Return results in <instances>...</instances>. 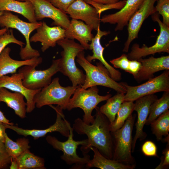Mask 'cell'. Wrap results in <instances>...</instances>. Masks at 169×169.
Masks as SVG:
<instances>
[{
	"label": "cell",
	"instance_id": "1",
	"mask_svg": "<svg viewBox=\"0 0 169 169\" xmlns=\"http://www.w3.org/2000/svg\"><path fill=\"white\" fill-rule=\"evenodd\" d=\"M95 109L96 113L92 124H87L78 118L74 120L72 128L77 134L87 136V146L81 148L83 153H88L90 148L93 147L105 157L112 159L114 146L110 122L100 112L99 107L97 106Z\"/></svg>",
	"mask_w": 169,
	"mask_h": 169
},
{
	"label": "cell",
	"instance_id": "2",
	"mask_svg": "<svg viewBox=\"0 0 169 169\" xmlns=\"http://www.w3.org/2000/svg\"><path fill=\"white\" fill-rule=\"evenodd\" d=\"M76 61L85 72L86 77L84 84L81 86L83 89L97 85H101L112 89L117 93L125 94L126 89L121 83H118L110 76L109 73L101 63L94 65L86 59L84 51L79 53L76 56Z\"/></svg>",
	"mask_w": 169,
	"mask_h": 169
},
{
	"label": "cell",
	"instance_id": "3",
	"mask_svg": "<svg viewBox=\"0 0 169 169\" xmlns=\"http://www.w3.org/2000/svg\"><path fill=\"white\" fill-rule=\"evenodd\" d=\"M57 44L63 49L61 52V57L59 59V72L69 78L72 86L83 85L86 75L77 67L75 60L78 54L84 51V48L74 40L66 38L58 41Z\"/></svg>",
	"mask_w": 169,
	"mask_h": 169
},
{
	"label": "cell",
	"instance_id": "4",
	"mask_svg": "<svg viewBox=\"0 0 169 169\" xmlns=\"http://www.w3.org/2000/svg\"><path fill=\"white\" fill-rule=\"evenodd\" d=\"M136 115L131 114L120 129L111 132L113 143V160L125 164L136 166L131 154L132 132Z\"/></svg>",
	"mask_w": 169,
	"mask_h": 169
},
{
	"label": "cell",
	"instance_id": "5",
	"mask_svg": "<svg viewBox=\"0 0 169 169\" xmlns=\"http://www.w3.org/2000/svg\"><path fill=\"white\" fill-rule=\"evenodd\" d=\"M99 89L96 86H94L84 89L79 85L76 89L72 98L69 99L66 110L70 111L74 108H79L84 112L83 121L87 124H92L95 116L92 115L93 110L102 101L106 100L111 97L108 94L104 96L99 95Z\"/></svg>",
	"mask_w": 169,
	"mask_h": 169
},
{
	"label": "cell",
	"instance_id": "6",
	"mask_svg": "<svg viewBox=\"0 0 169 169\" xmlns=\"http://www.w3.org/2000/svg\"><path fill=\"white\" fill-rule=\"evenodd\" d=\"M42 22H27L21 19L17 15L10 12L3 11L0 16V27L2 28H14L19 31L24 37L26 44L24 47H21L19 55L23 60L38 57L39 52L33 49L30 43L31 33L42 24Z\"/></svg>",
	"mask_w": 169,
	"mask_h": 169
},
{
	"label": "cell",
	"instance_id": "7",
	"mask_svg": "<svg viewBox=\"0 0 169 169\" xmlns=\"http://www.w3.org/2000/svg\"><path fill=\"white\" fill-rule=\"evenodd\" d=\"M79 86H62L59 83V78H55L36 94L33 99L35 106L39 108L46 105L54 104L63 110H66L71 96Z\"/></svg>",
	"mask_w": 169,
	"mask_h": 169
},
{
	"label": "cell",
	"instance_id": "8",
	"mask_svg": "<svg viewBox=\"0 0 169 169\" xmlns=\"http://www.w3.org/2000/svg\"><path fill=\"white\" fill-rule=\"evenodd\" d=\"M73 129L69 127V134L67 140L64 142L58 140L55 137L48 136L46 138L47 142L54 148L61 151L63 154L61 159L68 165H73L72 169H82L85 166L90 159V155L86 153L83 157H80L77 153V149L80 145L86 146L88 144L87 139L80 141H75L73 139Z\"/></svg>",
	"mask_w": 169,
	"mask_h": 169
},
{
	"label": "cell",
	"instance_id": "9",
	"mask_svg": "<svg viewBox=\"0 0 169 169\" xmlns=\"http://www.w3.org/2000/svg\"><path fill=\"white\" fill-rule=\"evenodd\" d=\"M121 83L126 89L124 101H136L138 98L160 92L169 91V70L148 80L140 85L131 86L125 82Z\"/></svg>",
	"mask_w": 169,
	"mask_h": 169
},
{
	"label": "cell",
	"instance_id": "10",
	"mask_svg": "<svg viewBox=\"0 0 169 169\" xmlns=\"http://www.w3.org/2000/svg\"><path fill=\"white\" fill-rule=\"evenodd\" d=\"M151 18L154 21L158 23L160 28V33L156 43L150 47L144 44L141 47L138 44H134L131 47L130 52L127 54L129 60H138L156 53H169V27L165 25L161 21L157 12L151 15Z\"/></svg>",
	"mask_w": 169,
	"mask_h": 169
},
{
	"label": "cell",
	"instance_id": "11",
	"mask_svg": "<svg viewBox=\"0 0 169 169\" xmlns=\"http://www.w3.org/2000/svg\"><path fill=\"white\" fill-rule=\"evenodd\" d=\"M36 67L25 65L21 67L18 71L22 76L23 85L32 90L42 89L51 82L52 77L59 72V59L53 60L51 65L46 69L38 70Z\"/></svg>",
	"mask_w": 169,
	"mask_h": 169
},
{
	"label": "cell",
	"instance_id": "12",
	"mask_svg": "<svg viewBox=\"0 0 169 169\" xmlns=\"http://www.w3.org/2000/svg\"><path fill=\"white\" fill-rule=\"evenodd\" d=\"M56 111V118L55 123L49 128L44 130L24 129L13 125L4 124L7 128L10 129L16 132L19 135L25 137L30 136L34 139H37L41 137L45 136L47 134L53 132H58L62 136L68 137L69 134L70 123L65 118L63 112V109L59 106L54 107L52 105H49Z\"/></svg>",
	"mask_w": 169,
	"mask_h": 169
},
{
	"label": "cell",
	"instance_id": "13",
	"mask_svg": "<svg viewBox=\"0 0 169 169\" xmlns=\"http://www.w3.org/2000/svg\"><path fill=\"white\" fill-rule=\"evenodd\" d=\"M157 0H144L141 6L130 19L127 26L128 37L123 52H128L130 45L134 39L138 38L141 26L149 16L156 12L154 4Z\"/></svg>",
	"mask_w": 169,
	"mask_h": 169
},
{
	"label": "cell",
	"instance_id": "14",
	"mask_svg": "<svg viewBox=\"0 0 169 169\" xmlns=\"http://www.w3.org/2000/svg\"><path fill=\"white\" fill-rule=\"evenodd\" d=\"M33 6L37 20L49 18L53 20L52 25L66 29L70 21L66 13L53 5L48 0H28Z\"/></svg>",
	"mask_w": 169,
	"mask_h": 169
},
{
	"label": "cell",
	"instance_id": "15",
	"mask_svg": "<svg viewBox=\"0 0 169 169\" xmlns=\"http://www.w3.org/2000/svg\"><path fill=\"white\" fill-rule=\"evenodd\" d=\"M157 99V96L153 94L140 98L136 100L134 110L137 112L138 117L135 124V134L132 139V152H134L135 151L137 140H143L147 136L146 133L143 131V127L149 115L151 106Z\"/></svg>",
	"mask_w": 169,
	"mask_h": 169
},
{
	"label": "cell",
	"instance_id": "16",
	"mask_svg": "<svg viewBox=\"0 0 169 169\" xmlns=\"http://www.w3.org/2000/svg\"><path fill=\"white\" fill-rule=\"evenodd\" d=\"M66 13L72 19L80 20L97 30L100 27V15L93 6L84 0H76L69 7Z\"/></svg>",
	"mask_w": 169,
	"mask_h": 169
},
{
	"label": "cell",
	"instance_id": "17",
	"mask_svg": "<svg viewBox=\"0 0 169 169\" xmlns=\"http://www.w3.org/2000/svg\"><path fill=\"white\" fill-rule=\"evenodd\" d=\"M23 77L19 73L11 76L3 75L0 77V88L3 87L23 95L26 100V112H31L35 107L33 100L34 96L41 89L32 90L25 87L22 83Z\"/></svg>",
	"mask_w": 169,
	"mask_h": 169
},
{
	"label": "cell",
	"instance_id": "18",
	"mask_svg": "<svg viewBox=\"0 0 169 169\" xmlns=\"http://www.w3.org/2000/svg\"><path fill=\"white\" fill-rule=\"evenodd\" d=\"M30 39V42H40L44 52L50 47H55L58 41L65 38V29L59 26L50 27L44 22L37 29Z\"/></svg>",
	"mask_w": 169,
	"mask_h": 169
},
{
	"label": "cell",
	"instance_id": "19",
	"mask_svg": "<svg viewBox=\"0 0 169 169\" xmlns=\"http://www.w3.org/2000/svg\"><path fill=\"white\" fill-rule=\"evenodd\" d=\"M144 0H126L123 7L117 12L105 15L100 18L103 23L116 24L115 31H121L127 26L132 16L139 8Z\"/></svg>",
	"mask_w": 169,
	"mask_h": 169
},
{
	"label": "cell",
	"instance_id": "20",
	"mask_svg": "<svg viewBox=\"0 0 169 169\" xmlns=\"http://www.w3.org/2000/svg\"><path fill=\"white\" fill-rule=\"evenodd\" d=\"M138 60L141 62V66L134 78L138 83L154 77L156 72L169 70V55L156 58L153 56L147 59L141 58Z\"/></svg>",
	"mask_w": 169,
	"mask_h": 169
},
{
	"label": "cell",
	"instance_id": "21",
	"mask_svg": "<svg viewBox=\"0 0 169 169\" xmlns=\"http://www.w3.org/2000/svg\"><path fill=\"white\" fill-rule=\"evenodd\" d=\"M97 31L96 35L92 39L90 44L89 49L92 50L93 55H88L85 58L90 62L94 59L99 60L106 69L111 77L115 81H119L121 79V73L105 60L103 56V51L105 48L102 47L100 43L101 38L104 36L107 35L110 32L101 31L100 27L98 28Z\"/></svg>",
	"mask_w": 169,
	"mask_h": 169
},
{
	"label": "cell",
	"instance_id": "22",
	"mask_svg": "<svg viewBox=\"0 0 169 169\" xmlns=\"http://www.w3.org/2000/svg\"><path fill=\"white\" fill-rule=\"evenodd\" d=\"M11 50L9 47H5L0 54V77L8 74L16 73L19 68L24 66L37 67L42 62L40 57L22 60L14 59L10 56Z\"/></svg>",
	"mask_w": 169,
	"mask_h": 169
},
{
	"label": "cell",
	"instance_id": "23",
	"mask_svg": "<svg viewBox=\"0 0 169 169\" xmlns=\"http://www.w3.org/2000/svg\"><path fill=\"white\" fill-rule=\"evenodd\" d=\"M92 28L81 20L72 19L65 29V38L78 41L84 49H89V42L94 37Z\"/></svg>",
	"mask_w": 169,
	"mask_h": 169
},
{
	"label": "cell",
	"instance_id": "24",
	"mask_svg": "<svg viewBox=\"0 0 169 169\" xmlns=\"http://www.w3.org/2000/svg\"><path fill=\"white\" fill-rule=\"evenodd\" d=\"M8 11L19 14L30 22H37L33 5L28 0L21 1L16 0H0V12Z\"/></svg>",
	"mask_w": 169,
	"mask_h": 169
},
{
	"label": "cell",
	"instance_id": "25",
	"mask_svg": "<svg viewBox=\"0 0 169 169\" xmlns=\"http://www.w3.org/2000/svg\"><path fill=\"white\" fill-rule=\"evenodd\" d=\"M24 96L21 94L9 91L7 89L0 88V101L5 102L7 105L12 109L15 114L21 118L26 117V103Z\"/></svg>",
	"mask_w": 169,
	"mask_h": 169
},
{
	"label": "cell",
	"instance_id": "26",
	"mask_svg": "<svg viewBox=\"0 0 169 169\" xmlns=\"http://www.w3.org/2000/svg\"><path fill=\"white\" fill-rule=\"evenodd\" d=\"M90 149L94 152L93 157L86 165V168L95 167L101 169H133L136 167V166L127 165L108 159L102 155L95 147H92Z\"/></svg>",
	"mask_w": 169,
	"mask_h": 169
},
{
	"label": "cell",
	"instance_id": "27",
	"mask_svg": "<svg viewBox=\"0 0 169 169\" xmlns=\"http://www.w3.org/2000/svg\"><path fill=\"white\" fill-rule=\"evenodd\" d=\"M157 141L169 142V110L160 115L150 125Z\"/></svg>",
	"mask_w": 169,
	"mask_h": 169
},
{
	"label": "cell",
	"instance_id": "28",
	"mask_svg": "<svg viewBox=\"0 0 169 169\" xmlns=\"http://www.w3.org/2000/svg\"><path fill=\"white\" fill-rule=\"evenodd\" d=\"M125 94L117 93L106 100L105 104L99 108L100 111L109 121L110 125L113 124L122 104L124 102Z\"/></svg>",
	"mask_w": 169,
	"mask_h": 169
},
{
	"label": "cell",
	"instance_id": "29",
	"mask_svg": "<svg viewBox=\"0 0 169 169\" xmlns=\"http://www.w3.org/2000/svg\"><path fill=\"white\" fill-rule=\"evenodd\" d=\"M16 159L19 169H45L44 159L34 155L29 149L23 152Z\"/></svg>",
	"mask_w": 169,
	"mask_h": 169
},
{
	"label": "cell",
	"instance_id": "30",
	"mask_svg": "<svg viewBox=\"0 0 169 169\" xmlns=\"http://www.w3.org/2000/svg\"><path fill=\"white\" fill-rule=\"evenodd\" d=\"M169 108V91L164 92L161 97L155 100L151 105L149 114L145 125L151 123Z\"/></svg>",
	"mask_w": 169,
	"mask_h": 169
},
{
	"label": "cell",
	"instance_id": "31",
	"mask_svg": "<svg viewBox=\"0 0 169 169\" xmlns=\"http://www.w3.org/2000/svg\"><path fill=\"white\" fill-rule=\"evenodd\" d=\"M4 144L7 153L12 159H16L30 148L28 139L20 138L18 139L16 141H14L8 136L7 133Z\"/></svg>",
	"mask_w": 169,
	"mask_h": 169
},
{
	"label": "cell",
	"instance_id": "32",
	"mask_svg": "<svg viewBox=\"0 0 169 169\" xmlns=\"http://www.w3.org/2000/svg\"><path fill=\"white\" fill-rule=\"evenodd\" d=\"M132 101H124L118 112L115 120L110 125L111 132L114 131L121 128L125 120L134 111V103Z\"/></svg>",
	"mask_w": 169,
	"mask_h": 169
},
{
	"label": "cell",
	"instance_id": "33",
	"mask_svg": "<svg viewBox=\"0 0 169 169\" xmlns=\"http://www.w3.org/2000/svg\"><path fill=\"white\" fill-rule=\"evenodd\" d=\"M14 43L23 47L25 44L17 39L14 37L13 30L10 29L0 37V54L8 44Z\"/></svg>",
	"mask_w": 169,
	"mask_h": 169
},
{
	"label": "cell",
	"instance_id": "34",
	"mask_svg": "<svg viewBox=\"0 0 169 169\" xmlns=\"http://www.w3.org/2000/svg\"><path fill=\"white\" fill-rule=\"evenodd\" d=\"M155 8L163 18V23L169 27V0H157Z\"/></svg>",
	"mask_w": 169,
	"mask_h": 169
},
{
	"label": "cell",
	"instance_id": "35",
	"mask_svg": "<svg viewBox=\"0 0 169 169\" xmlns=\"http://www.w3.org/2000/svg\"><path fill=\"white\" fill-rule=\"evenodd\" d=\"M86 2L94 7L97 10L98 13L100 14L102 12L109 9H120L124 6L125 1L123 0L119 1L116 3L109 5L100 4L90 0H87Z\"/></svg>",
	"mask_w": 169,
	"mask_h": 169
},
{
	"label": "cell",
	"instance_id": "36",
	"mask_svg": "<svg viewBox=\"0 0 169 169\" xmlns=\"http://www.w3.org/2000/svg\"><path fill=\"white\" fill-rule=\"evenodd\" d=\"M114 68H119L128 72L130 60L127 54H123L120 57L110 61Z\"/></svg>",
	"mask_w": 169,
	"mask_h": 169
},
{
	"label": "cell",
	"instance_id": "37",
	"mask_svg": "<svg viewBox=\"0 0 169 169\" xmlns=\"http://www.w3.org/2000/svg\"><path fill=\"white\" fill-rule=\"evenodd\" d=\"M11 162V158L5 149L4 143L0 141V169L7 168Z\"/></svg>",
	"mask_w": 169,
	"mask_h": 169
},
{
	"label": "cell",
	"instance_id": "38",
	"mask_svg": "<svg viewBox=\"0 0 169 169\" xmlns=\"http://www.w3.org/2000/svg\"><path fill=\"white\" fill-rule=\"evenodd\" d=\"M141 151L146 156L158 157L156 146L155 144L151 141H147L144 142L142 146Z\"/></svg>",
	"mask_w": 169,
	"mask_h": 169
},
{
	"label": "cell",
	"instance_id": "39",
	"mask_svg": "<svg viewBox=\"0 0 169 169\" xmlns=\"http://www.w3.org/2000/svg\"><path fill=\"white\" fill-rule=\"evenodd\" d=\"M162 155L160 158L161 161L160 164L155 168L156 169H167L169 166V142H167L166 148L162 152Z\"/></svg>",
	"mask_w": 169,
	"mask_h": 169
},
{
	"label": "cell",
	"instance_id": "40",
	"mask_svg": "<svg viewBox=\"0 0 169 169\" xmlns=\"http://www.w3.org/2000/svg\"><path fill=\"white\" fill-rule=\"evenodd\" d=\"M53 5L66 13L69 7L76 0H48Z\"/></svg>",
	"mask_w": 169,
	"mask_h": 169
},
{
	"label": "cell",
	"instance_id": "41",
	"mask_svg": "<svg viewBox=\"0 0 169 169\" xmlns=\"http://www.w3.org/2000/svg\"><path fill=\"white\" fill-rule=\"evenodd\" d=\"M141 66V62L138 60H130L128 73L131 74L134 77L136 75Z\"/></svg>",
	"mask_w": 169,
	"mask_h": 169
},
{
	"label": "cell",
	"instance_id": "42",
	"mask_svg": "<svg viewBox=\"0 0 169 169\" xmlns=\"http://www.w3.org/2000/svg\"><path fill=\"white\" fill-rule=\"evenodd\" d=\"M4 123L0 121V141L4 143L5 139V130Z\"/></svg>",
	"mask_w": 169,
	"mask_h": 169
},
{
	"label": "cell",
	"instance_id": "43",
	"mask_svg": "<svg viewBox=\"0 0 169 169\" xmlns=\"http://www.w3.org/2000/svg\"><path fill=\"white\" fill-rule=\"evenodd\" d=\"M96 3L104 5L115 4L118 2L119 0H90Z\"/></svg>",
	"mask_w": 169,
	"mask_h": 169
},
{
	"label": "cell",
	"instance_id": "44",
	"mask_svg": "<svg viewBox=\"0 0 169 169\" xmlns=\"http://www.w3.org/2000/svg\"><path fill=\"white\" fill-rule=\"evenodd\" d=\"M0 121L3 123L9 125H13L12 123L9 122V120L4 116L3 113L0 110Z\"/></svg>",
	"mask_w": 169,
	"mask_h": 169
},
{
	"label": "cell",
	"instance_id": "45",
	"mask_svg": "<svg viewBox=\"0 0 169 169\" xmlns=\"http://www.w3.org/2000/svg\"><path fill=\"white\" fill-rule=\"evenodd\" d=\"M11 165L9 167L10 169H18V165L16 159H12L11 158Z\"/></svg>",
	"mask_w": 169,
	"mask_h": 169
},
{
	"label": "cell",
	"instance_id": "46",
	"mask_svg": "<svg viewBox=\"0 0 169 169\" xmlns=\"http://www.w3.org/2000/svg\"><path fill=\"white\" fill-rule=\"evenodd\" d=\"M3 13V11L0 12V16ZM8 30V29H7L5 28H3L2 29H0V37L5 33H6Z\"/></svg>",
	"mask_w": 169,
	"mask_h": 169
},
{
	"label": "cell",
	"instance_id": "47",
	"mask_svg": "<svg viewBox=\"0 0 169 169\" xmlns=\"http://www.w3.org/2000/svg\"><path fill=\"white\" fill-rule=\"evenodd\" d=\"M16 0L19 1H26L28 0Z\"/></svg>",
	"mask_w": 169,
	"mask_h": 169
},
{
	"label": "cell",
	"instance_id": "48",
	"mask_svg": "<svg viewBox=\"0 0 169 169\" xmlns=\"http://www.w3.org/2000/svg\"></svg>",
	"mask_w": 169,
	"mask_h": 169
}]
</instances>
